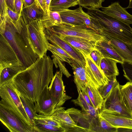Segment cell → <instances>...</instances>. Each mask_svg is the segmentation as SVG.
<instances>
[{
    "label": "cell",
    "instance_id": "obj_15",
    "mask_svg": "<svg viewBox=\"0 0 132 132\" xmlns=\"http://www.w3.org/2000/svg\"><path fill=\"white\" fill-rule=\"evenodd\" d=\"M108 43L113 48L124 61L132 63V43L129 44L119 40L102 31Z\"/></svg>",
    "mask_w": 132,
    "mask_h": 132
},
{
    "label": "cell",
    "instance_id": "obj_24",
    "mask_svg": "<svg viewBox=\"0 0 132 132\" xmlns=\"http://www.w3.org/2000/svg\"><path fill=\"white\" fill-rule=\"evenodd\" d=\"M59 13L62 23L75 25L86 24L84 21L76 13L74 10L64 9Z\"/></svg>",
    "mask_w": 132,
    "mask_h": 132
},
{
    "label": "cell",
    "instance_id": "obj_9",
    "mask_svg": "<svg viewBox=\"0 0 132 132\" xmlns=\"http://www.w3.org/2000/svg\"><path fill=\"white\" fill-rule=\"evenodd\" d=\"M74 74V81L78 93L87 86H90L97 89L100 87L89 68L86 66H80L78 63L71 64Z\"/></svg>",
    "mask_w": 132,
    "mask_h": 132
},
{
    "label": "cell",
    "instance_id": "obj_31",
    "mask_svg": "<svg viewBox=\"0 0 132 132\" xmlns=\"http://www.w3.org/2000/svg\"><path fill=\"white\" fill-rule=\"evenodd\" d=\"M79 4V0H52L49 6L50 11L59 12L64 9Z\"/></svg>",
    "mask_w": 132,
    "mask_h": 132
},
{
    "label": "cell",
    "instance_id": "obj_7",
    "mask_svg": "<svg viewBox=\"0 0 132 132\" xmlns=\"http://www.w3.org/2000/svg\"><path fill=\"white\" fill-rule=\"evenodd\" d=\"M102 110L132 119V116L126 108L121 93L119 82L113 88L104 99Z\"/></svg>",
    "mask_w": 132,
    "mask_h": 132
},
{
    "label": "cell",
    "instance_id": "obj_8",
    "mask_svg": "<svg viewBox=\"0 0 132 132\" xmlns=\"http://www.w3.org/2000/svg\"><path fill=\"white\" fill-rule=\"evenodd\" d=\"M0 120L11 132H35L33 127L9 110L0 106Z\"/></svg>",
    "mask_w": 132,
    "mask_h": 132
},
{
    "label": "cell",
    "instance_id": "obj_27",
    "mask_svg": "<svg viewBox=\"0 0 132 132\" xmlns=\"http://www.w3.org/2000/svg\"><path fill=\"white\" fill-rule=\"evenodd\" d=\"M45 28L52 27L62 23L59 12L49 10L46 11L40 20Z\"/></svg>",
    "mask_w": 132,
    "mask_h": 132
},
{
    "label": "cell",
    "instance_id": "obj_47",
    "mask_svg": "<svg viewBox=\"0 0 132 132\" xmlns=\"http://www.w3.org/2000/svg\"><path fill=\"white\" fill-rule=\"evenodd\" d=\"M8 7L14 11V3L15 0H5Z\"/></svg>",
    "mask_w": 132,
    "mask_h": 132
},
{
    "label": "cell",
    "instance_id": "obj_13",
    "mask_svg": "<svg viewBox=\"0 0 132 132\" xmlns=\"http://www.w3.org/2000/svg\"><path fill=\"white\" fill-rule=\"evenodd\" d=\"M66 110L76 124L85 129L86 132H97L98 118H94L74 108H69Z\"/></svg>",
    "mask_w": 132,
    "mask_h": 132
},
{
    "label": "cell",
    "instance_id": "obj_36",
    "mask_svg": "<svg viewBox=\"0 0 132 132\" xmlns=\"http://www.w3.org/2000/svg\"><path fill=\"white\" fill-rule=\"evenodd\" d=\"M35 121L41 123L61 127L59 123L51 116H45L37 113L35 117Z\"/></svg>",
    "mask_w": 132,
    "mask_h": 132
},
{
    "label": "cell",
    "instance_id": "obj_35",
    "mask_svg": "<svg viewBox=\"0 0 132 132\" xmlns=\"http://www.w3.org/2000/svg\"><path fill=\"white\" fill-rule=\"evenodd\" d=\"M119 83L116 77L109 79L107 84L101 86L98 89L100 94L104 99L108 96L112 89Z\"/></svg>",
    "mask_w": 132,
    "mask_h": 132
},
{
    "label": "cell",
    "instance_id": "obj_4",
    "mask_svg": "<svg viewBox=\"0 0 132 132\" xmlns=\"http://www.w3.org/2000/svg\"><path fill=\"white\" fill-rule=\"evenodd\" d=\"M47 28L61 37L66 36L76 37L84 38L95 43L106 39L104 36L89 27L86 24L75 25L62 23Z\"/></svg>",
    "mask_w": 132,
    "mask_h": 132
},
{
    "label": "cell",
    "instance_id": "obj_41",
    "mask_svg": "<svg viewBox=\"0 0 132 132\" xmlns=\"http://www.w3.org/2000/svg\"><path fill=\"white\" fill-rule=\"evenodd\" d=\"M52 57L54 61V64L55 65L56 67L57 68L59 66L60 70L67 77L69 78L70 77L71 75L65 68V65L63 63V62L56 57Z\"/></svg>",
    "mask_w": 132,
    "mask_h": 132
},
{
    "label": "cell",
    "instance_id": "obj_29",
    "mask_svg": "<svg viewBox=\"0 0 132 132\" xmlns=\"http://www.w3.org/2000/svg\"><path fill=\"white\" fill-rule=\"evenodd\" d=\"M26 69L23 67L7 68L0 70V87L11 82L18 73Z\"/></svg>",
    "mask_w": 132,
    "mask_h": 132
},
{
    "label": "cell",
    "instance_id": "obj_18",
    "mask_svg": "<svg viewBox=\"0 0 132 132\" xmlns=\"http://www.w3.org/2000/svg\"><path fill=\"white\" fill-rule=\"evenodd\" d=\"M60 37L70 43L82 54L90 55L92 51L96 49V43L91 41L82 38L69 36Z\"/></svg>",
    "mask_w": 132,
    "mask_h": 132
},
{
    "label": "cell",
    "instance_id": "obj_5",
    "mask_svg": "<svg viewBox=\"0 0 132 132\" xmlns=\"http://www.w3.org/2000/svg\"><path fill=\"white\" fill-rule=\"evenodd\" d=\"M0 96L2 99L0 106L9 110L27 123L31 125L18 94L11 81L0 87Z\"/></svg>",
    "mask_w": 132,
    "mask_h": 132
},
{
    "label": "cell",
    "instance_id": "obj_37",
    "mask_svg": "<svg viewBox=\"0 0 132 132\" xmlns=\"http://www.w3.org/2000/svg\"><path fill=\"white\" fill-rule=\"evenodd\" d=\"M105 0H79V5L87 9H99L102 6V3Z\"/></svg>",
    "mask_w": 132,
    "mask_h": 132
},
{
    "label": "cell",
    "instance_id": "obj_11",
    "mask_svg": "<svg viewBox=\"0 0 132 132\" xmlns=\"http://www.w3.org/2000/svg\"><path fill=\"white\" fill-rule=\"evenodd\" d=\"M62 72L57 71L48 87L55 108L62 106L72 97L65 93V86L62 80Z\"/></svg>",
    "mask_w": 132,
    "mask_h": 132
},
{
    "label": "cell",
    "instance_id": "obj_34",
    "mask_svg": "<svg viewBox=\"0 0 132 132\" xmlns=\"http://www.w3.org/2000/svg\"><path fill=\"white\" fill-rule=\"evenodd\" d=\"M97 132H118V128L113 126L99 114Z\"/></svg>",
    "mask_w": 132,
    "mask_h": 132
},
{
    "label": "cell",
    "instance_id": "obj_44",
    "mask_svg": "<svg viewBox=\"0 0 132 132\" xmlns=\"http://www.w3.org/2000/svg\"><path fill=\"white\" fill-rule=\"evenodd\" d=\"M22 0H15L14 3V11L16 12L21 14L23 7Z\"/></svg>",
    "mask_w": 132,
    "mask_h": 132
},
{
    "label": "cell",
    "instance_id": "obj_25",
    "mask_svg": "<svg viewBox=\"0 0 132 132\" xmlns=\"http://www.w3.org/2000/svg\"><path fill=\"white\" fill-rule=\"evenodd\" d=\"M78 93V98L76 99L72 100L71 101L75 104L80 106L84 113L90 115L94 118H98L100 111L87 102L81 92Z\"/></svg>",
    "mask_w": 132,
    "mask_h": 132
},
{
    "label": "cell",
    "instance_id": "obj_20",
    "mask_svg": "<svg viewBox=\"0 0 132 132\" xmlns=\"http://www.w3.org/2000/svg\"><path fill=\"white\" fill-rule=\"evenodd\" d=\"M45 12L36 1L31 5L23 7L21 16L27 25L32 21L40 20Z\"/></svg>",
    "mask_w": 132,
    "mask_h": 132
},
{
    "label": "cell",
    "instance_id": "obj_1",
    "mask_svg": "<svg viewBox=\"0 0 132 132\" xmlns=\"http://www.w3.org/2000/svg\"><path fill=\"white\" fill-rule=\"evenodd\" d=\"M54 64L53 59L46 54L18 73L11 81L17 92L34 103L38 102L54 76Z\"/></svg>",
    "mask_w": 132,
    "mask_h": 132
},
{
    "label": "cell",
    "instance_id": "obj_14",
    "mask_svg": "<svg viewBox=\"0 0 132 132\" xmlns=\"http://www.w3.org/2000/svg\"><path fill=\"white\" fill-rule=\"evenodd\" d=\"M51 116L61 126L68 132H86L82 127L78 126L72 119L69 113L62 106L56 109Z\"/></svg>",
    "mask_w": 132,
    "mask_h": 132
},
{
    "label": "cell",
    "instance_id": "obj_19",
    "mask_svg": "<svg viewBox=\"0 0 132 132\" xmlns=\"http://www.w3.org/2000/svg\"><path fill=\"white\" fill-rule=\"evenodd\" d=\"M99 115L113 126L119 128L132 129V119L114 114L101 110Z\"/></svg>",
    "mask_w": 132,
    "mask_h": 132
},
{
    "label": "cell",
    "instance_id": "obj_38",
    "mask_svg": "<svg viewBox=\"0 0 132 132\" xmlns=\"http://www.w3.org/2000/svg\"><path fill=\"white\" fill-rule=\"evenodd\" d=\"M74 10L76 13L84 21L85 24L88 27L96 31L91 21L89 15L83 10L82 7L80 6Z\"/></svg>",
    "mask_w": 132,
    "mask_h": 132
},
{
    "label": "cell",
    "instance_id": "obj_30",
    "mask_svg": "<svg viewBox=\"0 0 132 132\" xmlns=\"http://www.w3.org/2000/svg\"><path fill=\"white\" fill-rule=\"evenodd\" d=\"M86 89L94 107L100 112L102 110L104 99L97 89L90 86H87Z\"/></svg>",
    "mask_w": 132,
    "mask_h": 132
},
{
    "label": "cell",
    "instance_id": "obj_46",
    "mask_svg": "<svg viewBox=\"0 0 132 132\" xmlns=\"http://www.w3.org/2000/svg\"><path fill=\"white\" fill-rule=\"evenodd\" d=\"M36 2L43 10L45 12L46 10L45 6V0H36Z\"/></svg>",
    "mask_w": 132,
    "mask_h": 132
},
{
    "label": "cell",
    "instance_id": "obj_45",
    "mask_svg": "<svg viewBox=\"0 0 132 132\" xmlns=\"http://www.w3.org/2000/svg\"><path fill=\"white\" fill-rule=\"evenodd\" d=\"M81 92L84 98L87 102L88 104L93 106L92 103L86 89L85 88L81 91Z\"/></svg>",
    "mask_w": 132,
    "mask_h": 132
},
{
    "label": "cell",
    "instance_id": "obj_3",
    "mask_svg": "<svg viewBox=\"0 0 132 132\" xmlns=\"http://www.w3.org/2000/svg\"><path fill=\"white\" fill-rule=\"evenodd\" d=\"M86 13L95 30L103 32L125 42L132 43V29L130 24L111 16L99 9H87Z\"/></svg>",
    "mask_w": 132,
    "mask_h": 132
},
{
    "label": "cell",
    "instance_id": "obj_12",
    "mask_svg": "<svg viewBox=\"0 0 132 132\" xmlns=\"http://www.w3.org/2000/svg\"><path fill=\"white\" fill-rule=\"evenodd\" d=\"M45 32L49 42L62 48L72 57L80 66L85 67L86 61L85 57L78 50L47 28H45Z\"/></svg>",
    "mask_w": 132,
    "mask_h": 132
},
{
    "label": "cell",
    "instance_id": "obj_23",
    "mask_svg": "<svg viewBox=\"0 0 132 132\" xmlns=\"http://www.w3.org/2000/svg\"><path fill=\"white\" fill-rule=\"evenodd\" d=\"M117 63H118L117 61L112 59L104 58L102 60L101 68L108 79L116 77L119 75Z\"/></svg>",
    "mask_w": 132,
    "mask_h": 132
},
{
    "label": "cell",
    "instance_id": "obj_21",
    "mask_svg": "<svg viewBox=\"0 0 132 132\" xmlns=\"http://www.w3.org/2000/svg\"><path fill=\"white\" fill-rule=\"evenodd\" d=\"M95 48L101 52L104 58L114 59L121 64L123 63V59L109 43L106 39L96 43Z\"/></svg>",
    "mask_w": 132,
    "mask_h": 132
},
{
    "label": "cell",
    "instance_id": "obj_49",
    "mask_svg": "<svg viewBox=\"0 0 132 132\" xmlns=\"http://www.w3.org/2000/svg\"><path fill=\"white\" fill-rule=\"evenodd\" d=\"M118 132H132V129L119 128H118Z\"/></svg>",
    "mask_w": 132,
    "mask_h": 132
},
{
    "label": "cell",
    "instance_id": "obj_10",
    "mask_svg": "<svg viewBox=\"0 0 132 132\" xmlns=\"http://www.w3.org/2000/svg\"><path fill=\"white\" fill-rule=\"evenodd\" d=\"M0 34V70L7 68H25L7 40Z\"/></svg>",
    "mask_w": 132,
    "mask_h": 132
},
{
    "label": "cell",
    "instance_id": "obj_2",
    "mask_svg": "<svg viewBox=\"0 0 132 132\" xmlns=\"http://www.w3.org/2000/svg\"><path fill=\"white\" fill-rule=\"evenodd\" d=\"M0 34L7 40L25 69L39 58L31 46L27 25L21 16L18 21L14 22L6 14L0 19Z\"/></svg>",
    "mask_w": 132,
    "mask_h": 132
},
{
    "label": "cell",
    "instance_id": "obj_17",
    "mask_svg": "<svg viewBox=\"0 0 132 132\" xmlns=\"http://www.w3.org/2000/svg\"><path fill=\"white\" fill-rule=\"evenodd\" d=\"M102 10L108 15L128 24H132V15L118 2L113 3L107 7L102 6Z\"/></svg>",
    "mask_w": 132,
    "mask_h": 132
},
{
    "label": "cell",
    "instance_id": "obj_16",
    "mask_svg": "<svg viewBox=\"0 0 132 132\" xmlns=\"http://www.w3.org/2000/svg\"><path fill=\"white\" fill-rule=\"evenodd\" d=\"M35 110L39 114L51 116L55 108L48 86L42 92L38 101L35 103Z\"/></svg>",
    "mask_w": 132,
    "mask_h": 132
},
{
    "label": "cell",
    "instance_id": "obj_40",
    "mask_svg": "<svg viewBox=\"0 0 132 132\" xmlns=\"http://www.w3.org/2000/svg\"><path fill=\"white\" fill-rule=\"evenodd\" d=\"M90 55L97 66L100 69L101 63L102 59L104 57L101 52L97 49L92 52Z\"/></svg>",
    "mask_w": 132,
    "mask_h": 132
},
{
    "label": "cell",
    "instance_id": "obj_42",
    "mask_svg": "<svg viewBox=\"0 0 132 132\" xmlns=\"http://www.w3.org/2000/svg\"><path fill=\"white\" fill-rule=\"evenodd\" d=\"M8 7L5 0H0V18H3L7 14Z\"/></svg>",
    "mask_w": 132,
    "mask_h": 132
},
{
    "label": "cell",
    "instance_id": "obj_32",
    "mask_svg": "<svg viewBox=\"0 0 132 132\" xmlns=\"http://www.w3.org/2000/svg\"><path fill=\"white\" fill-rule=\"evenodd\" d=\"M18 94L24 110L29 118L31 124L33 127L35 122V117L37 113L35 110V103Z\"/></svg>",
    "mask_w": 132,
    "mask_h": 132
},
{
    "label": "cell",
    "instance_id": "obj_26",
    "mask_svg": "<svg viewBox=\"0 0 132 132\" xmlns=\"http://www.w3.org/2000/svg\"><path fill=\"white\" fill-rule=\"evenodd\" d=\"M48 50L52 54V57H56L63 62H67L71 66L72 64L77 63L63 49L55 44L49 43Z\"/></svg>",
    "mask_w": 132,
    "mask_h": 132
},
{
    "label": "cell",
    "instance_id": "obj_52",
    "mask_svg": "<svg viewBox=\"0 0 132 132\" xmlns=\"http://www.w3.org/2000/svg\"><path fill=\"white\" fill-rule=\"evenodd\" d=\"M131 0H129L130 1H131Z\"/></svg>",
    "mask_w": 132,
    "mask_h": 132
},
{
    "label": "cell",
    "instance_id": "obj_39",
    "mask_svg": "<svg viewBox=\"0 0 132 132\" xmlns=\"http://www.w3.org/2000/svg\"><path fill=\"white\" fill-rule=\"evenodd\" d=\"M121 64L123 76L127 80L132 82V63L124 61Z\"/></svg>",
    "mask_w": 132,
    "mask_h": 132
},
{
    "label": "cell",
    "instance_id": "obj_6",
    "mask_svg": "<svg viewBox=\"0 0 132 132\" xmlns=\"http://www.w3.org/2000/svg\"><path fill=\"white\" fill-rule=\"evenodd\" d=\"M27 27L31 47L39 58L43 57L46 54L49 43L45 32V28L40 20L31 22Z\"/></svg>",
    "mask_w": 132,
    "mask_h": 132
},
{
    "label": "cell",
    "instance_id": "obj_50",
    "mask_svg": "<svg viewBox=\"0 0 132 132\" xmlns=\"http://www.w3.org/2000/svg\"><path fill=\"white\" fill-rule=\"evenodd\" d=\"M52 0H45V6L46 11H49V6Z\"/></svg>",
    "mask_w": 132,
    "mask_h": 132
},
{
    "label": "cell",
    "instance_id": "obj_48",
    "mask_svg": "<svg viewBox=\"0 0 132 132\" xmlns=\"http://www.w3.org/2000/svg\"><path fill=\"white\" fill-rule=\"evenodd\" d=\"M24 7L30 6L36 1V0H22Z\"/></svg>",
    "mask_w": 132,
    "mask_h": 132
},
{
    "label": "cell",
    "instance_id": "obj_33",
    "mask_svg": "<svg viewBox=\"0 0 132 132\" xmlns=\"http://www.w3.org/2000/svg\"><path fill=\"white\" fill-rule=\"evenodd\" d=\"M33 128L35 132H66L65 129L62 127H56L36 121Z\"/></svg>",
    "mask_w": 132,
    "mask_h": 132
},
{
    "label": "cell",
    "instance_id": "obj_28",
    "mask_svg": "<svg viewBox=\"0 0 132 132\" xmlns=\"http://www.w3.org/2000/svg\"><path fill=\"white\" fill-rule=\"evenodd\" d=\"M120 89L124 104L132 116V82L124 85H120Z\"/></svg>",
    "mask_w": 132,
    "mask_h": 132
},
{
    "label": "cell",
    "instance_id": "obj_51",
    "mask_svg": "<svg viewBox=\"0 0 132 132\" xmlns=\"http://www.w3.org/2000/svg\"><path fill=\"white\" fill-rule=\"evenodd\" d=\"M131 8H132V0L130 1L129 5L126 8H125L126 9Z\"/></svg>",
    "mask_w": 132,
    "mask_h": 132
},
{
    "label": "cell",
    "instance_id": "obj_22",
    "mask_svg": "<svg viewBox=\"0 0 132 132\" xmlns=\"http://www.w3.org/2000/svg\"><path fill=\"white\" fill-rule=\"evenodd\" d=\"M82 54L85 60V65L90 69L100 86L107 84L109 79L101 69H99L97 66L90 55H87Z\"/></svg>",
    "mask_w": 132,
    "mask_h": 132
},
{
    "label": "cell",
    "instance_id": "obj_43",
    "mask_svg": "<svg viewBox=\"0 0 132 132\" xmlns=\"http://www.w3.org/2000/svg\"><path fill=\"white\" fill-rule=\"evenodd\" d=\"M7 14L11 20L14 22L18 21L21 16V14H19L12 10L9 7L7 9Z\"/></svg>",
    "mask_w": 132,
    "mask_h": 132
}]
</instances>
